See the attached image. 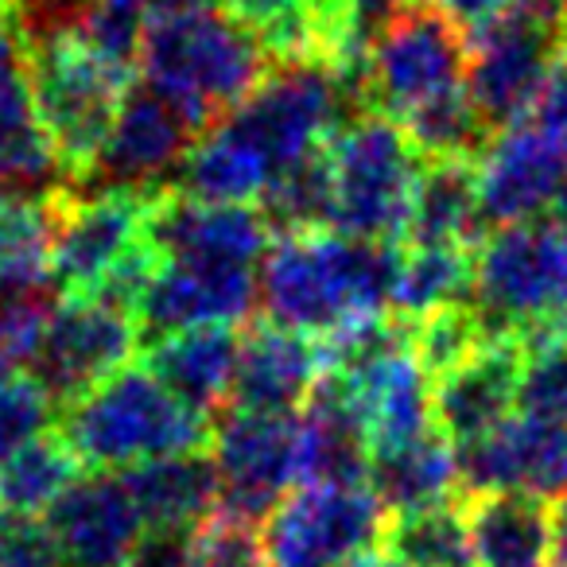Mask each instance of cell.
Returning <instances> with one entry per match:
<instances>
[{"label":"cell","mask_w":567,"mask_h":567,"mask_svg":"<svg viewBox=\"0 0 567 567\" xmlns=\"http://www.w3.org/2000/svg\"><path fill=\"white\" fill-rule=\"evenodd\" d=\"M79 455L63 440V432L51 427L0 466V509L40 517L79 482Z\"/></svg>","instance_id":"32"},{"label":"cell","mask_w":567,"mask_h":567,"mask_svg":"<svg viewBox=\"0 0 567 567\" xmlns=\"http://www.w3.org/2000/svg\"><path fill=\"white\" fill-rule=\"evenodd\" d=\"M327 381L362 427L370 458L435 432L432 385L409 347L365 358L350 370L331 373Z\"/></svg>","instance_id":"16"},{"label":"cell","mask_w":567,"mask_h":567,"mask_svg":"<svg viewBox=\"0 0 567 567\" xmlns=\"http://www.w3.org/2000/svg\"><path fill=\"white\" fill-rule=\"evenodd\" d=\"M136 350H141V334L133 316L94 296H79V300H59L28 373L63 412L66 404L125 370Z\"/></svg>","instance_id":"12"},{"label":"cell","mask_w":567,"mask_h":567,"mask_svg":"<svg viewBox=\"0 0 567 567\" xmlns=\"http://www.w3.org/2000/svg\"><path fill=\"white\" fill-rule=\"evenodd\" d=\"M331 229L358 241L401 245L424 156L396 121L358 113L327 141Z\"/></svg>","instance_id":"6"},{"label":"cell","mask_w":567,"mask_h":567,"mask_svg":"<svg viewBox=\"0 0 567 567\" xmlns=\"http://www.w3.org/2000/svg\"><path fill=\"white\" fill-rule=\"evenodd\" d=\"M466 90V32L420 0H404L365 55V110L404 121Z\"/></svg>","instance_id":"8"},{"label":"cell","mask_w":567,"mask_h":567,"mask_svg":"<svg viewBox=\"0 0 567 567\" xmlns=\"http://www.w3.org/2000/svg\"><path fill=\"white\" fill-rule=\"evenodd\" d=\"M564 497L567 494V427L536 416H509L482 440L458 447V497L474 494Z\"/></svg>","instance_id":"17"},{"label":"cell","mask_w":567,"mask_h":567,"mask_svg":"<svg viewBox=\"0 0 567 567\" xmlns=\"http://www.w3.org/2000/svg\"><path fill=\"white\" fill-rule=\"evenodd\" d=\"M55 190H24L0 183V296L35 292L43 284L51 288Z\"/></svg>","instance_id":"29"},{"label":"cell","mask_w":567,"mask_h":567,"mask_svg":"<svg viewBox=\"0 0 567 567\" xmlns=\"http://www.w3.org/2000/svg\"><path fill=\"white\" fill-rule=\"evenodd\" d=\"M148 241L164 257L252 265L272 245V226L257 206L195 203L175 187L159 190L148 214Z\"/></svg>","instance_id":"21"},{"label":"cell","mask_w":567,"mask_h":567,"mask_svg":"<svg viewBox=\"0 0 567 567\" xmlns=\"http://www.w3.org/2000/svg\"><path fill=\"white\" fill-rule=\"evenodd\" d=\"M0 567H63V551L48 520L0 509Z\"/></svg>","instance_id":"38"},{"label":"cell","mask_w":567,"mask_h":567,"mask_svg":"<svg viewBox=\"0 0 567 567\" xmlns=\"http://www.w3.org/2000/svg\"><path fill=\"white\" fill-rule=\"evenodd\" d=\"M268 59L218 0H144L141 74L198 133L268 79Z\"/></svg>","instance_id":"2"},{"label":"cell","mask_w":567,"mask_h":567,"mask_svg":"<svg viewBox=\"0 0 567 567\" xmlns=\"http://www.w3.org/2000/svg\"><path fill=\"white\" fill-rule=\"evenodd\" d=\"M471 533L474 567H540L551 551V509L544 497L502 494L458 497Z\"/></svg>","instance_id":"24"},{"label":"cell","mask_w":567,"mask_h":567,"mask_svg":"<svg viewBox=\"0 0 567 567\" xmlns=\"http://www.w3.org/2000/svg\"><path fill=\"white\" fill-rule=\"evenodd\" d=\"M48 525L66 567H125L144 536L128 486L102 471L74 482L48 509Z\"/></svg>","instance_id":"20"},{"label":"cell","mask_w":567,"mask_h":567,"mask_svg":"<svg viewBox=\"0 0 567 567\" xmlns=\"http://www.w3.org/2000/svg\"><path fill=\"white\" fill-rule=\"evenodd\" d=\"M59 416V432L79 463L102 474L206 451L214 435V420L187 409L144 365H125Z\"/></svg>","instance_id":"4"},{"label":"cell","mask_w":567,"mask_h":567,"mask_svg":"<svg viewBox=\"0 0 567 567\" xmlns=\"http://www.w3.org/2000/svg\"><path fill=\"white\" fill-rule=\"evenodd\" d=\"M0 183L24 190H32V183L40 190L66 187L55 148L35 113L24 63L0 66Z\"/></svg>","instance_id":"30"},{"label":"cell","mask_w":567,"mask_h":567,"mask_svg":"<svg viewBox=\"0 0 567 567\" xmlns=\"http://www.w3.org/2000/svg\"><path fill=\"white\" fill-rule=\"evenodd\" d=\"M365 478H370L365 435L334 385L323 378L319 393L300 412V486H365Z\"/></svg>","instance_id":"28"},{"label":"cell","mask_w":567,"mask_h":567,"mask_svg":"<svg viewBox=\"0 0 567 567\" xmlns=\"http://www.w3.org/2000/svg\"><path fill=\"white\" fill-rule=\"evenodd\" d=\"M55 412V401L43 393V385L32 373H17V378L0 381V466L32 440H40L43 432H51Z\"/></svg>","instance_id":"36"},{"label":"cell","mask_w":567,"mask_h":567,"mask_svg":"<svg viewBox=\"0 0 567 567\" xmlns=\"http://www.w3.org/2000/svg\"><path fill=\"white\" fill-rule=\"evenodd\" d=\"M528 117H533L544 133L559 136V141L567 144V43L556 55V63H551L548 82H544L540 97H536V105H533Z\"/></svg>","instance_id":"41"},{"label":"cell","mask_w":567,"mask_h":567,"mask_svg":"<svg viewBox=\"0 0 567 567\" xmlns=\"http://www.w3.org/2000/svg\"><path fill=\"white\" fill-rule=\"evenodd\" d=\"M276 183L272 167L257 148L229 125L226 117L214 121L198 141L190 144L179 175L172 187L195 203L214 206H257Z\"/></svg>","instance_id":"25"},{"label":"cell","mask_w":567,"mask_h":567,"mask_svg":"<svg viewBox=\"0 0 567 567\" xmlns=\"http://www.w3.org/2000/svg\"><path fill=\"white\" fill-rule=\"evenodd\" d=\"M210 447L221 478V517L265 528L276 505L300 486V416L226 409L214 420Z\"/></svg>","instance_id":"11"},{"label":"cell","mask_w":567,"mask_h":567,"mask_svg":"<svg viewBox=\"0 0 567 567\" xmlns=\"http://www.w3.org/2000/svg\"><path fill=\"white\" fill-rule=\"evenodd\" d=\"M327 378L319 339L257 319L241 331L229 409L260 416H300Z\"/></svg>","instance_id":"18"},{"label":"cell","mask_w":567,"mask_h":567,"mask_svg":"<svg viewBox=\"0 0 567 567\" xmlns=\"http://www.w3.org/2000/svg\"><path fill=\"white\" fill-rule=\"evenodd\" d=\"M257 308L260 272L252 265L164 257V268L136 308L141 350L195 327H241Z\"/></svg>","instance_id":"13"},{"label":"cell","mask_w":567,"mask_h":567,"mask_svg":"<svg viewBox=\"0 0 567 567\" xmlns=\"http://www.w3.org/2000/svg\"><path fill=\"white\" fill-rule=\"evenodd\" d=\"M195 556V533H179V528H144L141 544L125 567H190Z\"/></svg>","instance_id":"40"},{"label":"cell","mask_w":567,"mask_h":567,"mask_svg":"<svg viewBox=\"0 0 567 567\" xmlns=\"http://www.w3.org/2000/svg\"><path fill=\"white\" fill-rule=\"evenodd\" d=\"M389 513L370 486H300L260 528L268 567H347L385 540Z\"/></svg>","instance_id":"9"},{"label":"cell","mask_w":567,"mask_h":567,"mask_svg":"<svg viewBox=\"0 0 567 567\" xmlns=\"http://www.w3.org/2000/svg\"><path fill=\"white\" fill-rule=\"evenodd\" d=\"M381 548L404 567H474L471 533L458 502L389 517Z\"/></svg>","instance_id":"33"},{"label":"cell","mask_w":567,"mask_h":567,"mask_svg":"<svg viewBox=\"0 0 567 567\" xmlns=\"http://www.w3.org/2000/svg\"><path fill=\"white\" fill-rule=\"evenodd\" d=\"M564 43L556 0H520L505 17L466 32V97L489 136L533 113Z\"/></svg>","instance_id":"7"},{"label":"cell","mask_w":567,"mask_h":567,"mask_svg":"<svg viewBox=\"0 0 567 567\" xmlns=\"http://www.w3.org/2000/svg\"><path fill=\"white\" fill-rule=\"evenodd\" d=\"M198 128L152 86L136 82L121 105L94 175L79 190H167Z\"/></svg>","instance_id":"15"},{"label":"cell","mask_w":567,"mask_h":567,"mask_svg":"<svg viewBox=\"0 0 567 567\" xmlns=\"http://www.w3.org/2000/svg\"><path fill=\"white\" fill-rule=\"evenodd\" d=\"M218 9L226 12L237 28H245L252 40H260V35L288 24L292 17H300V12L308 9V0H218Z\"/></svg>","instance_id":"39"},{"label":"cell","mask_w":567,"mask_h":567,"mask_svg":"<svg viewBox=\"0 0 567 567\" xmlns=\"http://www.w3.org/2000/svg\"><path fill=\"white\" fill-rule=\"evenodd\" d=\"M474 308L489 339H564L567 234L551 218L494 229L474 249Z\"/></svg>","instance_id":"5"},{"label":"cell","mask_w":567,"mask_h":567,"mask_svg":"<svg viewBox=\"0 0 567 567\" xmlns=\"http://www.w3.org/2000/svg\"><path fill=\"white\" fill-rule=\"evenodd\" d=\"M556 17H559V32L567 40V0H556Z\"/></svg>","instance_id":"47"},{"label":"cell","mask_w":567,"mask_h":567,"mask_svg":"<svg viewBox=\"0 0 567 567\" xmlns=\"http://www.w3.org/2000/svg\"><path fill=\"white\" fill-rule=\"evenodd\" d=\"M82 0H17L20 20H24V32H40V28H59L71 24L74 9Z\"/></svg>","instance_id":"43"},{"label":"cell","mask_w":567,"mask_h":567,"mask_svg":"<svg viewBox=\"0 0 567 567\" xmlns=\"http://www.w3.org/2000/svg\"><path fill=\"white\" fill-rule=\"evenodd\" d=\"M525 373V342L486 339L458 370L443 373L432 385L435 427L455 447L482 440L513 416Z\"/></svg>","instance_id":"19"},{"label":"cell","mask_w":567,"mask_h":567,"mask_svg":"<svg viewBox=\"0 0 567 567\" xmlns=\"http://www.w3.org/2000/svg\"><path fill=\"white\" fill-rule=\"evenodd\" d=\"M474 303L471 245H401L393 280V316L420 319L440 308Z\"/></svg>","instance_id":"31"},{"label":"cell","mask_w":567,"mask_h":567,"mask_svg":"<svg viewBox=\"0 0 567 567\" xmlns=\"http://www.w3.org/2000/svg\"><path fill=\"white\" fill-rule=\"evenodd\" d=\"M396 257L401 245L358 241L334 229L276 234L260 265L265 319L327 339L362 319L393 316Z\"/></svg>","instance_id":"1"},{"label":"cell","mask_w":567,"mask_h":567,"mask_svg":"<svg viewBox=\"0 0 567 567\" xmlns=\"http://www.w3.org/2000/svg\"><path fill=\"white\" fill-rule=\"evenodd\" d=\"M409 323V319H404ZM486 327L474 303H455V308H440L432 316H420L409 323V350L416 354L420 370L432 381L443 373L458 370L474 350L486 342Z\"/></svg>","instance_id":"34"},{"label":"cell","mask_w":567,"mask_h":567,"mask_svg":"<svg viewBox=\"0 0 567 567\" xmlns=\"http://www.w3.org/2000/svg\"><path fill=\"white\" fill-rule=\"evenodd\" d=\"M517 409L567 427V339H548L525 350Z\"/></svg>","instance_id":"35"},{"label":"cell","mask_w":567,"mask_h":567,"mask_svg":"<svg viewBox=\"0 0 567 567\" xmlns=\"http://www.w3.org/2000/svg\"><path fill=\"white\" fill-rule=\"evenodd\" d=\"M420 4L443 12V17H447L455 28H463V32H474V28L489 24V20L517 9L520 0H420Z\"/></svg>","instance_id":"42"},{"label":"cell","mask_w":567,"mask_h":567,"mask_svg":"<svg viewBox=\"0 0 567 567\" xmlns=\"http://www.w3.org/2000/svg\"><path fill=\"white\" fill-rule=\"evenodd\" d=\"M190 567H268V556L257 528L214 513L195 533Z\"/></svg>","instance_id":"37"},{"label":"cell","mask_w":567,"mask_h":567,"mask_svg":"<svg viewBox=\"0 0 567 567\" xmlns=\"http://www.w3.org/2000/svg\"><path fill=\"white\" fill-rule=\"evenodd\" d=\"M24 63V20L17 0H0V66Z\"/></svg>","instance_id":"44"},{"label":"cell","mask_w":567,"mask_h":567,"mask_svg":"<svg viewBox=\"0 0 567 567\" xmlns=\"http://www.w3.org/2000/svg\"><path fill=\"white\" fill-rule=\"evenodd\" d=\"M478 167L474 159H424L416 195H412L409 226L401 245H471L478 249Z\"/></svg>","instance_id":"26"},{"label":"cell","mask_w":567,"mask_h":567,"mask_svg":"<svg viewBox=\"0 0 567 567\" xmlns=\"http://www.w3.org/2000/svg\"><path fill=\"white\" fill-rule=\"evenodd\" d=\"M478 210L494 234L520 221L548 218L567 190V148L533 117L497 133L478 156Z\"/></svg>","instance_id":"14"},{"label":"cell","mask_w":567,"mask_h":567,"mask_svg":"<svg viewBox=\"0 0 567 567\" xmlns=\"http://www.w3.org/2000/svg\"><path fill=\"white\" fill-rule=\"evenodd\" d=\"M159 190H55L51 237V292L59 300L90 296L148 234V214Z\"/></svg>","instance_id":"10"},{"label":"cell","mask_w":567,"mask_h":567,"mask_svg":"<svg viewBox=\"0 0 567 567\" xmlns=\"http://www.w3.org/2000/svg\"><path fill=\"white\" fill-rule=\"evenodd\" d=\"M551 556L559 567H567V494L551 505Z\"/></svg>","instance_id":"45"},{"label":"cell","mask_w":567,"mask_h":567,"mask_svg":"<svg viewBox=\"0 0 567 567\" xmlns=\"http://www.w3.org/2000/svg\"><path fill=\"white\" fill-rule=\"evenodd\" d=\"M347 567H404V564L389 556L385 548H378V551H365V556H358L354 564H347Z\"/></svg>","instance_id":"46"},{"label":"cell","mask_w":567,"mask_h":567,"mask_svg":"<svg viewBox=\"0 0 567 567\" xmlns=\"http://www.w3.org/2000/svg\"><path fill=\"white\" fill-rule=\"evenodd\" d=\"M564 148H567V144H564Z\"/></svg>","instance_id":"48"},{"label":"cell","mask_w":567,"mask_h":567,"mask_svg":"<svg viewBox=\"0 0 567 567\" xmlns=\"http://www.w3.org/2000/svg\"><path fill=\"white\" fill-rule=\"evenodd\" d=\"M365 486L385 505L389 517L432 509V505H443V502H458L455 443L435 427V432L420 435V440L404 443V447L373 455Z\"/></svg>","instance_id":"27"},{"label":"cell","mask_w":567,"mask_h":567,"mask_svg":"<svg viewBox=\"0 0 567 567\" xmlns=\"http://www.w3.org/2000/svg\"><path fill=\"white\" fill-rule=\"evenodd\" d=\"M24 74L59 172L74 187H86L113 121L136 86L133 71L97 55L71 24H59L24 32Z\"/></svg>","instance_id":"3"},{"label":"cell","mask_w":567,"mask_h":567,"mask_svg":"<svg viewBox=\"0 0 567 567\" xmlns=\"http://www.w3.org/2000/svg\"><path fill=\"white\" fill-rule=\"evenodd\" d=\"M241 354V327H195L144 350V370L203 416L229 409Z\"/></svg>","instance_id":"22"},{"label":"cell","mask_w":567,"mask_h":567,"mask_svg":"<svg viewBox=\"0 0 567 567\" xmlns=\"http://www.w3.org/2000/svg\"><path fill=\"white\" fill-rule=\"evenodd\" d=\"M133 494L144 528H179L198 533L221 505V478L210 451L156 458L121 474Z\"/></svg>","instance_id":"23"}]
</instances>
